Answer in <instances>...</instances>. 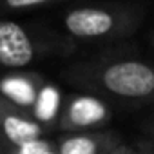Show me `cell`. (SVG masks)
Wrapping results in <instances>:
<instances>
[{
    "mask_svg": "<svg viewBox=\"0 0 154 154\" xmlns=\"http://www.w3.org/2000/svg\"><path fill=\"white\" fill-rule=\"evenodd\" d=\"M150 44H152V49H154V33L150 35Z\"/></svg>",
    "mask_w": 154,
    "mask_h": 154,
    "instance_id": "16",
    "label": "cell"
},
{
    "mask_svg": "<svg viewBox=\"0 0 154 154\" xmlns=\"http://www.w3.org/2000/svg\"><path fill=\"white\" fill-rule=\"evenodd\" d=\"M63 78L107 102L154 107V65L141 58L94 56L67 67Z\"/></svg>",
    "mask_w": 154,
    "mask_h": 154,
    "instance_id": "1",
    "label": "cell"
},
{
    "mask_svg": "<svg viewBox=\"0 0 154 154\" xmlns=\"http://www.w3.org/2000/svg\"><path fill=\"white\" fill-rule=\"evenodd\" d=\"M9 152H11V149L2 141V138H0V154H9Z\"/></svg>",
    "mask_w": 154,
    "mask_h": 154,
    "instance_id": "14",
    "label": "cell"
},
{
    "mask_svg": "<svg viewBox=\"0 0 154 154\" xmlns=\"http://www.w3.org/2000/svg\"><path fill=\"white\" fill-rule=\"evenodd\" d=\"M45 154H58V152H56V143H54V147H53V149H51V150H47V152H45Z\"/></svg>",
    "mask_w": 154,
    "mask_h": 154,
    "instance_id": "15",
    "label": "cell"
},
{
    "mask_svg": "<svg viewBox=\"0 0 154 154\" xmlns=\"http://www.w3.org/2000/svg\"><path fill=\"white\" fill-rule=\"evenodd\" d=\"M58 154H109L122 140L109 129L91 132H62L56 140Z\"/></svg>",
    "mask_w": 154,
    "mask_h": 154,
    "instance_id": "7",
    "label": "cell"
},
{
    "mask_svg": "<svg viewBox=\"0 0 154 154\" xmlns=\"http://www.w3.org/2000/svg\"><path fill=\"white\" fill-rule=\"evenodd\" d=\"M47 131L26 109H20L0 96V138L9 149L47 138Z\"/></svg>",
    "mask_w": 154,
    "mask_h": 154,
    "instance_id": "5",
    "label": "cell"
},
{
    "mask_svg": "<svg viewBox=\"0 0 154 154\" xmlns=\"http://www.w3.org/2000/svg\"><path fill=\"white\" fill-rule=\"evenodd\" d=\"M47 80L36 71H9L0 78V96L9 103L31 111Z\"/></svg>",
    "mask_w": 154,
    "mask_h": 154,
    "instance_id": "6",
    "label": "cell"
},
{
    "mask_svg": "<svg viewBox=\"0 0 154 154\" xmlns=\"http://www.w3.org/2000/svg\"><path fill=\"white\" fill-rule=\"evenodd\" d=\"M111 103L91 93H72L63 98L58 131L60 132H91L102 131L112 120Z\"/></svg>",
    "mask_w": 154,
    "mask_h": 154,
    "instance_id": "4",
    "label": "cell"
},
{
    "mask_svg": "<svg viewBox=\"0 0 154 154\" xmlns=\"http://www.w3.org/2000/svg\"><path fill=\"white\" fill-rule=\"evenodd\" d=\"M145 18L138 2L78 4L62 15L63 35L72 42H114L136 33Z\"/></svg>",
    "mask_w": 154,
    "mask_h": 154,
    "instance_id": "2",
    "label": "cell"
},
{
    "mask_svg": "<svg viewBox=\"0 0 154 154\" xmlns=\"http://www.w3.org/2000/svg\"><path fill=\"white\" fill-rule=\"evenodd\" d=\"M109 154H138V150L131 145H125V143H120L116 149H112Z\"/></svg>",
    "mask_w": 154,
    "mask_h": 154,
    "instance_id": "12",
    "label": "cell"
},
{
    "mask_svg": "<svg viewBox=\"0 0 154 154\" xmlns=\"http://www.w3.org/2000/svg\"><path fill=\"white\" fill-rule=\"evenodd\" d=\"M54 147V140L51 138H42L38 141H33V143H27L24 147H18V149H11L9 154H45L47 150H51Z\"/></svg>",
    "mask_w": 154,
    "mask_h": 154,
    "instance_id": "10",
    "label": "cell"
},
{
    "mask_svg": "<svg viewBox=\"0 0 154 154\" xmlns=\"http://www.w3.org/2000/svg\"><path fill=\"white\" fill-rule=\"evenodd\" d=\"M62 105H63V98L60 94V89L47 82L42 89V93L38 94L33 109L29 111L33 114V118L47 131H54L58 129V120H60V112H62Z\"/></svg>",
    "mask_w": 154,
    "mask_h": 154,
    "instance_id": "8",
    "label": "cell"
},
{
    "mask_svg": "<svg viewBox=\"0 0 154 154\" xmlns=\"http://www.w3.org/2000/svg\"><path fill=\"white\" fill-rule=\"evenodd\" d=\"M138 154H154V138L149 136H141L140 140H136V147Z\"/></svg>",
    "mask_w": 154,
    "mask_h": 154,
    "instance_id": "11",
    "label": "cell"
},
{
    "mask_svg": "<svg viewBox=\"0 0 154 154\" xmlns=\"http://www.w3.org/2000/svg\"><path fill=\"white\" fill-rule=\"evenodd\" d=\"M74 49L76 44L63 33L0 18V67L8 71H26L35 62L69 56Z\"/></svg>",
    "mask_w": 154,
    "mask_h": 154,
    "instance_id": "3",
    "label": "cell"
},
{
    "mask_svg": "<svg viewBox=\"0 0 154 154\" xmlns=\"http://www.w3.org/2000/svg\"><path fill=\"white\" fill-rule=\"evenodd\" d=\"M141 129H143L145 136L154 138V116H152V118H149V120H145V122L141 123Z\"/></svg>",
    "mask_w": 154,
    "mask_h": 154,
    "instance_id": "13",
    "label": "cell"
},
{
    "mask_svg": "<svg viewBox=\"0 0 154 154\" xmlns=\"http://www.w3.org/2000/svg\"><path fill=\"white\" fill-rule=\"evenodd\" d=\"M56 0H4L0 2V13L6 15H35L54 8Z\"/></svg>",
    "mask_w": 154,
    "mask_h": 154,
    "instance_id": "9",
    "label": "cell"
}]
</instances>
